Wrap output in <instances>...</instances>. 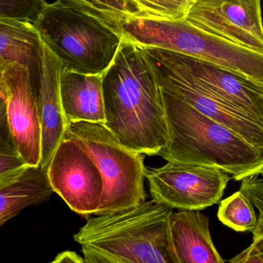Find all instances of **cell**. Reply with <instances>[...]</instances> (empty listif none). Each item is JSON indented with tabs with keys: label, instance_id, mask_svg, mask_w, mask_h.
I'll list each match as a JSON object with an SVG mask.
<instances>
[{
	"label": "cell",
	"instance_id": "3957f363",
	"mask_svg": "<svg viewBox=\"0 0 263 263\" xmlns=\"http://www.w3.org/2000/svg\"><path fill=\"white\" fill-rule=\"evenodd\" d=\"M162 93L168 128L162 159L217 167L235 181L261 174L263 151L174 94Z\"/></svg>",
	"mask_w": 263,
	"mask_h": 263
},
{
	"label": "cell",
	"instance_id": "52a82bcc",
	"mask_svg": "<svg viewBox=\"0 0 263 263\" xmlns=\"http://www.w3.org/2000/svg\"><path fill=\"white\" fill-rule=\"evenodd\" d=\"M144 49V48H143ZM159 86L210 118L222 124L263 151V128L243 111L222 100L185 71L147 52Z\"/></svg>",
	"mask_w": 263,
	"mask_h": 263
},
{
	"label": "cell",
	"instance_id": "6da1fadb",
	"mask_svg": "<svg viewBox=\"0 0 263 263\" xmlns=\"http://www.w3.org/2000/svg\"><path fill=\"white\" fill-rule=\"evenodd\" d=\"M105 127L132 151L159 155L168 140L162 89L142 46L123 37L103 75Z\"/></svg>",
	"mask_w": 263,
	"mask_h": 263
},
{
	"label": "cell",
	"instance_id": "44dd1931",
	"mask_svg": "<svg viewBox=\"0 0 263 263\" xmlns=\"http://www.w3.org/2000/svg\"><path fill=\"white\" fill-rule=\"evenodd\" d=\"M259 176L256 174L242 179L240 190L250 198L252 203L259 212L257 224L254 230L263 231V179Z\"/></svg>",
	"mask_w": 263,
	"mask_h": 263
},
{
	"label": "cell",
	"instance_id": "d6986e66",
	"mask_svg": "<svg viewBox=\"0 0 263 263\" xmlns=\"http://www.w3.org/2000/svg\"><path fill=\"white\" fill-rule=\"evenodd\" d=\"M46 4V0H0V18L34 23Z\"/></svg>",
	"mask_w": 263,
	"mask_h": 263
},
{
	"label": "cell",
	"instance_id": "603a6c76",
	"mask_svg": "<svg viewBox=\"0 0 263 263\" xmlns=\"http://www.w3.org/2000/svg\"><path fill=\"white\" fill-rule=\"evenodd\" d=\"M26 166L20 156L0 154V182L18 174Z\"/></svg>",
	"mask_w": 263,
	"mask_h": 263
},
{
	"label": "cell",
	"instance_id": "7a4b0ae2",
	"mask_svg": "<svg viewBox=\"0 0 263 263\" xmlns=\"http://www.w3.org/2000/svg\"><path fill=\"white\" fill-rule=\"evenodd\" d=\"M173 208L152 199L87 218L74 235L86 263H176L168 222Z\"/></svg>",
	"mask_w": 263,
	"mask_h": 263
},
{
	"label": "cell",
	"instance_id": "7c38bea8",
	"mask_svg": "<svg viewBox=\"0 0 263 263\" xmlns=\"http://www.w3.org/2000/svg\"><path fill=\"white\" fill-rule=\"evenodd\" d=\"M63 67L61 60L44 43L41 82L33 94L41 125L40 166L46 170L63 141L69 124L65 117L60 96V75Z\"/></svg>",
	"mask_w": 263,
	"mask_h": 263
},
{
	"label": "cell",
	"instance_id": "5b68a950",
	"mask_svg": "<svg viewBox=\"0 0 263 263\" xmlns=\"http://www.w3.org/2000/svg\"><path fill=\"white\" fill-rule=\"evenodd\" d=\"M64 136L87 151L103 176L104 191L95 216L117 213L145 202L143 154L122 145L102 124L69 123Z\"/></svg>",
	"mask_w": 263,
	"mask_h": 263
},
{
	"label": "cell",
	"instance_id": "4fadbf2b",
	"mask_svg": "<svg viewBox=\"0 0 263 263\" xmlns=\"http://www.w3.org/2000/svg\"><path fill=\"white\" fill-rule=\"evenodd\" d=\"M168 233L176 263L226 262L213 243L209 218L200 210L173 212Z\"/></svg>",
	"mask_w": 263,
	"mask_h": 263
},
{
	"label": "cell",
	"instance_id": "8fae6325",
	"mask_svg": "<svg viewBox=\"0 0 263 263\" xmlns=\"http://www.w3.org/2000/svg\"><path fill=\"white\" fill-rule=\"evenodd\" d=\"M143 48L168 64L185 71L213 94L248 114L263 128V94L260 83L182 54L158 48Z\"/></svg>",
	"mask_w": 263,
	"mask_h": 263
},
{
	"label": "cell",
	"instance_id": "277c9868",
	"mask_svg": "<svg viewBox=\"0 0 263 263\" xmlns=\"http://www.w3.org/2000/svg\"><path fill=\"white\" fill-rule=\"evenodd\" d=\"M33 26L63 67L103 74L112 63L123 32L65 0L46 4Z\"/></svg>",
	"mask_w": 263,
	"mask_h": 263
},
{
	"label": "cell",
	"instance_id": "d4e9b609",
	"mask_svg": "<svg viewBox=\"0 0 263 263\" xmlns=\"http://www.w3.org/2000/svg\"><path fill=\"white\" fill-rule=\"evenodd\" d=\"M52 263H86L84 257L73 251H64L55 256Z\"/></svg>",
	"mask_w": 263,
	"mask_h": 263
},
{
	"label": "cell",
	"instance_id": "cb8c5ba5",
	"mask_svg": "<svg viewBox=\"0 0 263 263\" xmlns=\"http://www.w3.org/2000/svg\"><path fill=\"white\" fill-rule=\"evenodd\" d=\"M87 1L93 3L96 6L104 10L120 15L126 21L128 17L134 12L126 0H87Z\"/></svg>",
	"mask_w": 263,
	"mask_h": 263
},
{
	"label": "cell",
	"instance_id": "30bf717a",
	"mask_svg": "<svg viewBox=\"0 0 263 263\" xmlns=\"http://www.w3.org/2000/svg\"><path fill=\"white\" fill-rule=\"evenodd\" d=\"M0 92L7 103L8 117L20 157L30 166H40L42 131L27 68L18 63L5 67Z\"/></svg>",
	"mask_w": 263,
	"mask_h": 263
},
{
	"label": "cell",
	"instance_id": "484cf974",
	"mask_svg": "<svg viewBox=\"0 0 263 263\" xmlns=\"http://www.w3.org/2000/svg\"><path fill=\"white\" fill-rule=\"evenodd\" d=\"M5 67L0 65V80H1L2 77H3V73H4Z\"/></svg>",
	"mask_w": 263,
	"mask_h": 263
},
{
	"label": "cell",
	"instance_id": "2e32d148",
	"mask_svg": "<svg viewBox=\"0 0 263 263\" xmlns=\"http://www.w3.org/2000/svg\"><path fill=\"white\" fill-rule=\"evenodd\" d=\"M53 193L47 170L41 166L27 165L0 182V227L22 210L48 200Z\"/></svg>",
	"mask_w": 263,
	"mask_h": 263
},
{
	"label": "cell",
	"instance_id": "ac0fdd59",
	"mask_svg": "<svg viewBox=\"0 0 263 263\" xmlns=\"http://www.w3.org/2000/svg\"><path fill=\"white\" fill-rule=\"evenodd\" d=\"M135 12L147 16L185 20L196 0H126Z\"/></svg>",
	"mask_w": 263,
	"mask_h": 263
},
{
	"label": "cell",
	"instance_id": "4316f807",
	"mask_svg": "<svg viewBox=\"0 0 263 263\" xmlns=\"http://www.w3.org/2000/svg\"><path fill=\"white\" fill-rule=\"evenodd\" d=\"M260 88H261V90H262V94H263V84H261V83H260Z\"/></svg>",
	"mask_w": 263,
	"mask_h": 263
},
{
	"label": "cell",
	"instance_id": "e0dca14e",
	"mask_svg": "<svg viewBox=\"0 0 263 263\" xmlns=\"http://www.w3.org/2000/svg\"><path fill=\"white\" fill-rule=\"evenodd\" d=\"M254 205L243 191L234 194L221 202L218 210L219 221L236 232H252L257 224Z\"/></svg>",
	"mask_w": 263,
	"mask_h": 263
},
{
	"label": "cell",
	"instance_id": "83f0119b",
	"mask_svg": "<svg viewBox=\"0 0 263 263\" xmlns=\"http://www.w3.org/2000/svg\"><path fill=\"white\" fill-rule=\"evenodd\" d=\"M262 174V176L263 177V169H262V172H261V174Z\"/></svg>",
	"mask_w": 263,
	"mask_h": 263
},
{
	"label": "cell",
	"instance_id": "9a60e30c",
	"mask_svg": "<svg viewBox=\"0 0 263 263\" xmlns=\"http://www.w3.org/2000/svg\"><path fill=\"white\" fill-rule=\"evenodd\" d=\"M103 75L83 74L63 67L60 96L68 123H105Z\"/></svg>",
	"mask_w": 263,
	"mask_h": 263
},
{
	"label": "cell",
	"instance_id": "8992f818",
	"mask_svg": "<svg viewBox=\"0 0 263 263\" xmlns=\"http://www.w3.org/2000/svg\"><path fill=\"white\" fill-rule=\"evenodd\" d=\"M152 198L173 209L203 210L217 204L232 179L217 167L167 162L157 168L145 167Z\"/></svg>",
	"mask_w": 263,
	"mask_h": 263
},
{
	"label": "cell",
	"instance_id": "ba28073f",
	"mask_svg": "<svg viewBox=\"0 0 263 263\" xmlns=\"http://www.w3.org/2000/svg\"><path fill=\"white\" fill-rule=\"evenodd\" d=\"M54 192L81 216L95 215L104 191L103 176L95 161L75 141L63 137L48 168Z\"/></svg>",
	"mask_w": 263,
	"mask_h": 263
},
{
	"label": "cell",
	"instance_id": "ffe728a7",
	"mask_svg": "<svg viewBox=\"0 0 263 263\" xmlns=\"http://www.w3.org/2000/svg\"><path fill=\"white\" fill-rule=\"evenodd\" d=\"M0 154L20 156L8 117L7 103L0 92Z\"/></svg>",
	"mask_w": 263,
	"mask_h": 263
},
{
	"label": "cell",
	"instance_id": "5bb4252c",
	"mask_svg": "<svg viewBox=\"0 0 263 263\" xmlns=\"http://www.w3.org/2000/svg\"><path fill=\"white\" fill-rule=\"evenodd\" d=\"M43 43L33 23L0 18V65L18 63L27 68L32 92L40 86L43 66Z\"/></svg>",
	"mask_w": 263,
	"mask_h": 263
},
{
	"label": "cell",
	"instance_id": "9c48e42d",
	"mask_svg": "<svg viewBox=\"0 0 263 263\" xmlns=\"http://www.w3.org/2000/svg\"><path fill=\"white\" fill-rule=\"evenodd\" d=\"M186 20L215 35L263 52L261 0H196Z\"/></svg>",
	"mask_w": 263,
	"mask_h": 263
},
{
	"label": "cell",
	"instance_id": "7402d4cb",
	"mask_svg": "<svg viewBox=\"0 0 263 263\" xmlns=\"http://www.w3.org/2000/svg\"><path fill=\"white\" fill-rule=\"evenodd\" d=\"M253 242L242 253L230 259L233 263H263V231L253 230Z\"/></svg>",
	"mask_w": 263,
	"mask_h": 263
}]
</instances>
